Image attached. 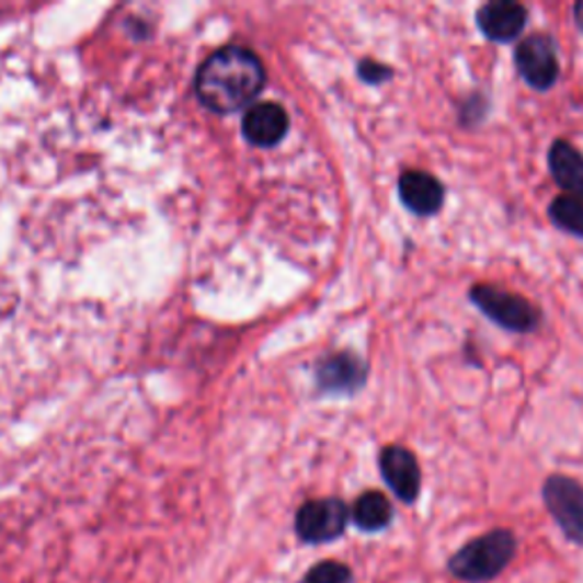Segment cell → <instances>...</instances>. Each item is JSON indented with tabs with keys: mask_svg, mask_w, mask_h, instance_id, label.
<instances>
[{
	"mask_svg": "<svg viewBox=\"0 0 583 583\" xmlns=\"http://www.w3.org/2000/svg\"><path fill=\"white\" fill-rule=\"evenodd\" d=\"M265 67L242 46H226L210 55L196 73L198 101L213 112L230 114L247 107L265 84Z\"/></svg>",
	"mask_w": 583,
	"mask_h": 583,
	"instance_id": "6da1fadb",
	"label": "cell"
},
{
	"mask_svg": "<svg viewBox=\"0 0 583 583\" xmlns=\"http://www.w3.org/2000/svg\"><path fill=\"white\" fill-rule=\"evenodd\" d=\"M515 536L506 529L490 531L456 551L449 570L454 576L462 581L481 583L492 576H498L515 557Z\"/></svg>",
	"mask_w": 583,
	"mask_h": 583,
	"instance_id": "7a4b0ae2",
	"label": "cell"
},
{
	"mask_svg": "<svg viewBox=\"0 0 583 583\" xmlns=\"http://www.w3.org/2000/svg\"><path fill=\"white\" fill-rule=\"evenodd\" d=\"M470 301L494 324L511 333H534L542 324V312L536 304L498 285H475Z\"/></svg>",
	"mask_w": 583,
	"mask_h": 583,
	"instance_id": "3957f363",
	"label": "cell"
},
{
	"mask_svg": "<svg viewBox=\"0 0 583 583\" xmlns=\"http://www.w3.org/2000/svg\"><path fill=\"white\" fill-rule=\"evenodd\" d=\"M515 67L522 80L536 92H549L561 76L557 42L549 35H531L515 48Z\"/></svg>",
	"mask_w": 583,
	"mask_h": 583,
	"instance_id": "277c9868",
	"label": "cell"
},
{
	"mask_svg": "<svg viewBox=\"0 0 583 583\" xmlns=\"http://www.w3.org/2000/svg\"><path fill=\"white\" fill-rule=\"evenodd\" d=\"M542 500L563 534L583 547V485L570 477L553 475L542 485Z\"/></svg>",
	"mask_w": 583,
	"mask_h": 583,
	"instance_id": "5b68a950",
	"label": "cell"
},
{
	"mask_svg": "<svg viewBox=\"0 0 583 583\" xmlns=\"http://www.w3.org/2000/svg\"><path fill=\"white\" fill-rule=\"evenodd\" d=\"M348 522V508L340 500H312L297 513V534L304 542H329L342 536Z\"/></svg>",
	"mask_w": 583,
	"mask_h": 583,
	"instance_id": "8992f818",
	"label": "cell"
},
{
	"mask_svg": "<svg viewBox=\"0 0 583 583\" xmlns=\"http://www.w3.org/2000/svg\"><path fill=\"white\" fill-rule=\"evenodd\" d=\"M378 468H381L386 483L392 488V492L401 502L413 504L420 498L422 472L411 449L401 445H388L381 456H378Z\"/></svg>",
	"mask_w": 583,
	"mask_h": 583,
	"instance_id": "52a82bcc",
	"label": "cell"
},
{
	"mask_svg": "<svg viewBox=\"0 0 583 583\" xmlns=\"http://www.w3.org/2000/svg\"><path fill=\"white\" fill-rule=\"evenodd\" d=\"M529 12L522 3H515V0H492V3H485L477 12V25L479 31L498 44H511L515 42L524 27H527Z\"/></svg>",
	"mask_w": 583,
	"mask_h": 583,
	"instance_id": "ba28073f",
	"label": "cell"
},
{
	"mask_svg": "<svg viewBox=\"0 0 583 583\" xmlns=\"http://www.w3.org/2000/svg\"><path fill=\"white\" fill-rule=\"evenodd\" d=\"M399 198L418 217H433L443 210L445 187L428 171L408 169L399 176Z\"/></svg>",
	"mask_w": 583,
	"mask_h": 583,
	"instance_id": "9c48e42d",
	"label": "cell"
},
{
	"mask_svg": "<svg viewBox=\"0 0 583 583\" xmlns=\"http://www.w3.org/2000/svg\"><path fill=\"white\" fill-rule=\"evenodd\" d=\"M367 381V363L352 352L327 356L317 367V386L327 392L352 395Z\"/></svg>",
	"mask_w": 583,
	"mask_h": 583,
	"instance_id": "30bf717a",
	"label": "cell"
},
{
	"mask_svg": "<svg viewBox=\"0 0 583 583\" xmlns=\"http://www.w3.org/2000/svg\"><path fill=\"white\" fill-rule=\"evenodd\" d=\"M242 128L244 137L253 146H265L267 149V146H276L285 137L289 128V116L278 103H260L244 114Z\"/></svg>",
	"mask_w": 583,
	"mask_h": 583,
	"instance_id": "8fae6325",
	"label": "cell"
},
{
	"mask_svg": "<svg viewBox=\"0 0 583 583\" xmlns=\"http://www.w3.org/2000/svg\"><path fill=\"white\" fill-rule=\"evenodd\" d=\"M549 173L568 196L583 198V153L565 139H557L549 149Z\"/></svg>",
	"mask_w": 583,
	"mask_h": 583,
	"instance_id": "7c38bea8",
	"label": "cell"
},
{
	"mask_svg": "<svg viewBox=\"0 0 583 583\" xmlns=\"http://www.w3.org/2000/svg\"><path fill=\"white\" fill-rule=\"evenodd\" d=\"M354 522L363 531H381L392 522V504L384 492L369 490L354 504Z\"/></svg>",
	"mask_w": 583,
	"mask_h": 583,
	"instance_id": "4fadbf2b",
	"label": "cell"
},
{
	"mask_svg": "<svg viewBox=\"0 0 583 583\" xmlns=\"http://www.w3.org/2000/svg\"><path fill=\"white\" fill-rule=\"evenodd\" d=\"M549 219L551 224L570 232V236L583 238V198L576 196H557L549 206Z\"/></svg>",
	"mask_w": 583,
	"mask_h": 583,
	"instance_id": "5bb4252c",
	"label": "cell"
},
{
	"mask_svg": "<svg viewBox=\"0 0 583 583\" xmlns=\"http://www.w3.org/2000/svg\"><path fill=\"white\" fill-rule=\"evenodd\" d=\"M352 570H348L344 563L338 561H324L315 565L308 574L304 583H352Z\"/></svg>",
	"mask_w": 583,
	"mask_h": 583,
	"instance_id": "9a60e30c",
	"label": "cell"
},
{
	"mask_svg": "<svg viewBox=\"0 0 583 583\" xmlns=\"http://www.w3.org/2000/svg\"><path fill=\"white\" fill-rule=\"evenodd\" d=\"M488 114V99L483 94H472L460 107V122L465 126H475L485 119Z\"/></svg>",
	"mask_w": 583,
	"mask_h": 583,
	"instance_id": "2e32d148",
	"label": "cell"
},
{
	"mask_svg": "<svg viewBox=\"0 0 583 583\" xmlns=\"http://www.w3.org/2000/svg\"><path fill=\"white\" fill-rule=\"evenodd\" d=\"M358 76L367 84H381V82L392 78V69L381 65V62H376V60H369L367 57V60H361V65H358Z\"/></svg>",
	"mask_w": 583,
	"mask_h": 583,
	"instance_id": "e0dca14e",
	"label": "cell"
},
{
	"mask_svg": "<svg viewBox=\"0 0 583 583\" xmlns=\"http://www.w3.org/2000/svg\"><path fill=\"white\" fill-rule=\"evenodd\" d=\"M574 23L579 31L583 33V0H579V3L574 5Z\"/></svg>",
	"mask_w": 583,
	"mask_h": 583,
	"instance_id": "ac0fdd59",
	"label": "cell"
}]
</instances>
